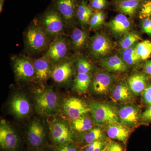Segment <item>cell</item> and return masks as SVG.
Returning a JSON list of instances; mask_svg holds the SVG:
<instances>
[{
	"instance_id": "74e56055",
	"label": "cell",
	"mask_w": 151,
	"mask_h": 151,
	"mask_svg": "<svg viewBox=\"0 0 151 151\" xmlns=\"http://www.w3.org/2000/svg\"><path fill=\"white\" fill-rule=\"evenodd\" d=\"M98 16L99 12L93 14L89 20V23L90 27L93 29L99 26L98 24Z\"/></svg>"
},
{
	"instance_id": "603a6c76",
	"label": "cell",
	"mask_w": 151,
	"mask_h": 151,
	"mask_svg": "<svg viewBox=\"0 0 151 151\" xmlns=\"http://www.w3.org/2000/svg\"><path fill=\"white\" fill-rule=\"evenodd\" d=\"M71 43L73 48L80 50L84 48L88 40V35L85 30L75 28L70 35Z\"/></svg>"
},
{
	"instance_id": "60d3db41",
	"label": "cell",
	"mask_w": 151,
	"mask_h": 151,
	"mask_svg": "<svg viewBox=\"0 0 151 151\" xmlns=\"http://www.w3.org/2000/svg\"><path fill=\"white\" fill-rule=\"evenodd\" d=\"M100 141H96L90 144H87L84 147V151H94Z\"/></svg>"
},
{
	"instance_id": "8fae6325",
	"label": "cell",
	"mask_w": 151,
	"mask_h": 151,
	"mask_svg": "<svg viewBox=\"0 0 151 151\" xmlns=\"http://www.w3.org/2000/svg\"><path fill=\"white\" fill-rule=\"evenodd\" d=\"M45 130L39 119H35L30 122L27 131V139L33 147L40 148L42 147L45 141Z\"/></svg>"
},
{
	"instance_id": "1f68e13d",
	"label": "cell",
	"mask_w": 151,
	"mask_h": 151,
	"mask_svg": "<svg viewBox=\"0 0 151 151\" xmlns=\"http://www.w3.org/2000/svg\"><path fill=\"white\" fill-rule=\"evenodd\" d=\"M141 38L137 34L131 32L128 33L121 40V47L123 49L129 48L135 42L141 40Z\"/></svg>"
},
{
	"instance_id": "7a4b0ae2",
	"label": "cell",
	"mask_w": 151,
	"mask_h": 151,
	"mask_svg": "<svg viewBox=\"0 0 151 151\" xmlns=\"http://www.w3.org/2000/svg\"><path fill=\"white\" fill-rule=\"evenodd\" d=\"M49 37L40 24L33 23L26 31L25 43L31 51L40 52L48 45Z\"/></svg>"
},
{
	"instance_id": "4fadbf2b",
	"label": "cell",
	"mask_w": 151,
	"mask_h": 151,
	"mask_svg": "<svg viewBox=\"0 0 151 151\" xmlns=\"http://www.w3.org/2000/svg\"><path fill=\"white\" fill-rule=\"evenodd\" d=\"M113 78L105 72H99L95 74L92 79L90 89L94 94L97 95H106L113 84Z\"/></svg>"
},
{
	"instance_id": "ffe728a7",
	"label": "cell",
	"mask_w": 151,
	"mask_h": 151,
	"mask_svg": "<svg viewBox=\"0 0 151 151\" xmlns=\"http://www.w3.org/2000/svg\"><path fill=\"white\" fill-rule=\"evenodd\" d=\"M102 64L110 72H124L128 69L126 63L117 55H113L104 60Z\"/></svg>"
},
{
	"instance_id": "f6af8a7d",
	"label": "cell",
	"mask_w": 151,
	"mask_h": 151,
	"mask_svg": "<svg viewBox=\"0 0 151 151\" xmlns=\"http://www.w3.org/2000/svg\"><path fill=\"white\" fill-rule=\"evenodd\" d=\"M108 145H106L105 147H104V148L101 151H107V150H108Z\"/></svg>"
},
{
	"instance_id": "7bdbcfd3",
	"label": "cell",
	"mask_w": 151,
	"mask_h": 151,
	"mask_svg": "<svg viewBox=\"0 0 151 151\" xmlns=\"http://www.w3.org/2000/svg\"><path fill=\"white\" fill-rule=\"evenodd\" d=\"M145 71L149 75H151V60L146 63L145 66Z\"/></svg>"
},
{
	"instance_id": "5bb4252c",
	"label": "cell",
	"mask_w": 151,
	"mask_h": 151,
	"mask_svg": "<svg viewBox=\"0 0 151 151\" xmlns=\"http://www.w3.org/2000/svg\"><path fill=\"white\" fill-rule=\"evenodd\" d=\"M118 115L122 124L127 128H132L137 125L140 118L139 108L134 105L123 106L119 110Z\"/></svg>"
},
{
	"instance_id": "836d02e7",
	"label": "cell",
	"mask_w": 151,
	"mask_h": 151,
	"mask_svg": "<svg viewBox=\"0 0 151 151\" xmlns=\"http://www.w3.org/2000/svg\"><path fill=\"white\" fill-rule=\"evenodd\" d=\"M106 4V0H91L90 6L94 9L100 10L104 8Z\"/></svg>"
},
{
	"instance_id": "52a82bcc",
	"label": "cell",
	"mask_w": 151,
	"mask_h": 151,
	"mask_svg": "<svg viewBox=\"0 0 151 151\" xmlns=\"http://www.w3.org/2000/svg\"><path fill=\"white\" fill-rule=\"evenodd\" d=\"M13 68L17 78L22 81H29L35 78L33 61L25 55H19L13 60Z\"/></svg>"
},
{
	"instance_id": "f35d334b",
	"label": "cell",
	"mask_w": 151,
	"mask_h": 151,
	"mask_svg": "<svg viewBox=\"0 0 151 151\" xmlns=\"http://www.w3.org/2000/svg\"><path fill=\"white\" fill-rule=\"evenodd\" d=\"M143 121L146 122H151V105L144 111L141 115Z\"/></svg>"
},
{
	"instance_id": "83f0119b",
	"label": "cell",
	"mask_w": 151,
	"mask_h": 151,
	"mask_svg": "<svg viewBox=\"0 0 151 151\" xmlns=\"http://www.w3.org/2000/svg\"><path fill=\"white\" fill-rule=\"evenodd\" d=\"M135 50L141 60H145L151 55V42L150 41H142L137 45Z\"/></svg>"
},
{
	"instance_id": "f1b7e54d",
	"label": "cell",
	"mask_w": 151,
	"mask_h": 151,
	"mask_svg": "<svg viewBox=\"0 0 151 151\" xmlns=\"http://www.w3.org/2000/svg\"><path fill=\"white\" fill-rule=\"evenodd\" d=\"M103 137V131L99 127L92 128L86 132L84 136V140L87 144L96 141L101 140Z\"/></svg>"
},
{
	"instance_id": "f546056e",
	"label": "cell",
	"mask_w": 151,
	"mask_h": 151,
	"mask_svg": "<svg viewBox=\"0 0 151 151\" xmlns=\"http://www.w3.org/2000/svg\"><path fill=\"white\" fill-rule=\"evenodd\" d=\"M123 59L124 62L129 65L136 64L141 60L135 48L131 47L124 50L123 54Z\"/></svg>"
},
{
	"instance_id": "5b68a950",
	"label": "cell",
	"mask_w": 151,
	"mask_h": 151,
	"mask_svg": "<svg viewBox=\"0 0 151 151\" xmlns=\"http://www.w3.org/2000/svg\"><path fill=\"white\" fill-rule=\"evenodd\" d=\"M60 109L65 117L72 121L90 112V106L84 100L74 97L64 99L60 103Z\"/></svg>"
},
{
	"instance_id": "4316f807",
	"label": "cell",
	"mask_w": 151,
	"mask_h": 151,
	"mask_svg": "<svg viewBox=\"0 0 151 151\" xmlns=\"http://www.w3.org/2000/svg\"><path fill=\"white\" fill-rule=\"evenodd\" d=\"M93 14L91 7L89 6L85 1H82L78 5L77 16L78 20L82 25L85 26L89 23L90 19Z\"/></svg>"
},
{
	"instance_id": "e0dca14e",
	"label": "cell",
	"mask_w": 151,
	"mask_h": 151,
	"mask_svg": "<svg viewBox=\"0 0 151 151\" xmlns=\"http://www.w3.org/2000/svg\"><path fill=\"white\" fill-rule=\"evenodd\" d=\"M106 132L109 137L120 141L124 145L127 144L129 136V131L127 127L119 123L108 125Z\"/></svg>"
},
{
	"instance_id": "b9f144b4",
	"label": "cell",
	"mask_w": 151,
	"mask_h": 151,
	"mask_svg": "<svg viewBox=\"0 0 151 151\" xmlns=\"http://www.w3.org/2000/svg\"><path fill=\"white\" fill-rule=\"evenodd\" d=\"M105 14L103 12H99V16H98V24L99 26L103 24L105 21Z\"/></svg>"
},
{
	"instance_id": "8992f818",
	"label": "cell",
	"mask_w": 151,
	"mask_h": 151,
	"mask_svg": "<svg viewBox=\"0 0 151 151\" xmlns=\"http://www.w3.org/2000/svg\"><path fill=\"white\" fill-rule=\"evenodd\" d=\"M63 19L58 11L50 10L44 14L40 25L49 37L60 35L64 29Z\"/></svg>"
},
{
	"instance_id": "d4e9b609",
	"label": "cell",
	"mask_w": 151,
	"mask_h": 151,
	"mask_svg": "<svg viewBox=\"0 0 151 151\" xmlns=\"http://www.w3.org/2000/svg\"><path fill=\"white\" fill-rule=\"evenodd\" d=\"M140 0H118L116 7L122 14L130 16L134 15L139 7Z\"/></svg>"
},
{
	"instance_id": "ba28073f",
	"label": "cell",
	"mask_w": 151,
	"mask_h": 151,
	"mask_svg": "<svg viewBox=\"0 0 151 151\" xmlns=\"http://www.w3.org/2000/svg\"><path fill=\"white\" fill-rule=\"evenodd\" d=\"M68 45L65 37L59 35L55 38L44 55L52 63H58L66 59Z\"/></svg>"
},
{
	"instance_id": "d590c367",
	"label": "cell",
	"mask_w": 151,
	"mask_h": 151,
	"mask_svg": "<svg viewBox=\"0 0 151 151\" xmlns=\"http://www.w3.org/2000/svg\"><path fill=\"white\" fill-rule=\"evenodd\" d=\"M142 28L144 32L147 34H151V19H145L143 22Z\"/></svg>"
},
{
	"instance_id": "4dcf8cb0",
	"label": "cell",
	"mask_w": 151,
	"mask_h": 151,
	"mask_svg": "<svg viewBox=\"0 0 151 151\" xmlns=\"http://www.w3.org/2000/svg\"><path fill=\"white\" fill-rule=\"evenodd\" d=\"M76 67L78 73H90L94 69L92 63L84 57L78 58L76 62Z\"/></svg>"
},
{
	"instance_id": "7402d4cb",
	"label": "cell",
	"mask_w": 151,
	"mask_h": 151,
	"mask_svg": "<svg viewBox=\"0 0 151 151\" xmlns=\"http://www.w3.org/2000/svg\"><path fill=\"white\" fill-rule=\"evenodd\" d=\"M131 90L129 86L122 83L116 85L113 90L111 97L113 100L118 103H123L130 100L132 97Z\"/></svg>"
},
{
	"instance_id": "ac0fdd59",
	"label": "cell",
	"mask_w": 151,
	"mask_h": 151,
	"mask_svg": "<svg viewBox=\"0 0 151 151\" xmlns=\"http://www.w3.org/2000/svg\"><path fill=\"white\" fill-rule=\"evenodd\" d=\"M56 7L65 23H70L75 15L73 0H57Z\"/></svg>"
},
{
	"instance_id": "cb8c5ba5",
	"label": "cell",
	"mask_w": 151,
	"mask_h": 151,
	"mask_svg": "<svg viewBox=\"0 0 151 151\" xmlns=\"http://www.w3.org/2000/svg\"><path fill=\"white\" fill-rule=\"evenodd\" d=\"M90 73H78L74 79L73 88L76 92L83 94L88 90L92 82Z\"/></svg>"
},
{
	"instance_id": "d6986e66",
	"label": "cell",
	"mask_w": 151,
	"mask_h": 151,
	"mask_svg": "<svg viewBox=\"0 0 151 151\" xmlns=\"http://www.w3.org/2000/svg\"><path fill=\"white\" fill-rule=\"evenodd\" d=\"M130 25V22L126 15L121 14L116 15L109 23L108 26L113 32L122 34L129 31Z\"/></svg>"
},
{
	"instance_id": "bcb514c9",
	"label": "cell",
	"mask_w": 151,
	"mask_h": 151,
	"mask_svg": "<svg viewBox=\"0 0 151 151\" xmlns=\"http://www.w3.org/2000/svg\"><path fill=\"white\" fill-rule=\"evenodd\" d=\"M140 1H141V0H140Z\"/></svg>"
},
{
	"instance_id": "3957f363",
	"label": "cell",
	"mask_w": 151,
	"mask_h": 151,
	"mask_svg": "<svg viewBox=\"0 0 151 151\" xmlns=\"http://www.w3.org/2000/svg\"><path fill=\"white\" fill-rule=\"evenodd\" d=\"M49 126L50 138L55 145L60 147L73 142L72 129L64 120L55 118Z\"/></svg>"
},
{
	"instance_id": "484cf974",
	"label": "cell",
	"mask_w": 151,
	"mask_h": 151,
	"mask_svg": "<svg viewBox=\"0 0 151 151\" xmlns=\"http://www.w3.org/2000/svg\"><path fill=\"white\" fill-rule=\"evenodd\" d=\"M70 127L73 131L82 133L91 129L93 127V123L89 117L84 115L72 121Z\"/></svg>"
},
{
	"instance_id": "9c48e42d",
	"label": "cell",
	"mask_w": 151,
	"mask_h": 151,
	"mask_svg": "<svg viewBox=\"0 0 151 151\" xmlns=\"http://www.w3.org/2000/svg\"><path fill=\"white\" fill-rule=\"evenodd\" d=\"M19 145L17 135L12 127L4 120L0 125V145L3 150L8 151L15 150Z\"/></svg>"
},
{
	"instance_id": "ab89813d",
	"label": "cell",
	"mask_w": 151,
	"mask_h": 151,
	"mask_svg": "<svg viewBox=\"0 0 151 151\" xmlns=\"http://www.w3.org/2000/svg\"><path fill=\"white\" fill-rule=\"evenodd\" d=\"M107 151H123L122 146L119 143L113 142L108 145Z\"/></svg>"
},
{
	"instance_id": "e575fe53",
	"label": "cell",
	"mask_w": 151,
	"mask_h": 151,
	"mask_svg": "<svg viewBox=\"0 0 151 151\" xmlns=\"http://www.w3.org/2000/svg\"><path fill=\"white\" fill-rule=\"evenodd\" d=\"M143 97L144 102L146 105H151V84L146 86L143 91Z\"/></svg>"
},
{
	"instance_id": "277c9868",
	"label": "cell",
	"mask_w": 151,
	"mask_h": 151,
	"mask_svg": "<svg viewBox=\"0 0 151 151\" xmlns=\"http://www.w3.org/2000/svg\"><path fill=\"white\" fill-rule=\"evenodd\" d=\"M92 119L99 125H110L119 123L118 113L107 103L94 102L90 105Z\"/></svg>"
},
{
	"instance_id": "30bf717a",
	"label": "cell",
	"mask_w": 151,
	"mask_h": 151,
	"mask_svg": "<svg viewBox=\"0 0 151 151\" xmlns=\"http://www.w3.org/2000/svg\"><path fill=\"white\" fill-rule=\"evenodd\" d=\"M113 48L110 39L103 34H98L93 36L89 45V51L96 58L103 57L109 54Z\"/></svg>"
},
{
	"instance_id": "9a60e30c",
	"label": "cell",
	"mask_w": 151,
	"mask_h": 151,
	"mask_svg": "<svg viewBox=\"0 0 151 151\" xmlns=\"http://www.w3.org/2000/svg\"><path fill=\"white\" fill-rule=\"evenodd\" d=\"M35 71V78L41 84L45 83L51 77L52 63L43 56L33 61Z\"/></svg>"
},
{
	"instance_id": "44dd1931",
	"label": "cell",
	"mask_w": 151,
	"mask_h": 151,
	"mask_svg": "<svg viewBox=\"0 0 151 151\" xmlns=\"http://www.w3.org/2000/svg\"><path fill=\"white\" fill-rule=\"evenodd\" d=\"M147 78L144 74L135 73L128 79V85L130 90L136 95H139L143 92L146 87Z\"/></svg>"
},
{
	"instance_id": "6da1fadb",
	"label": "cell",
	"mask_w": 151,
	"mask_h": 151,
	"mask_svg": "<svg viewBox=\"0 0 151 151\" xmlns=\"http://www.w3.org/2000/svg\"><path fill=\"white\" fill-rule=\"evenodd\" d=\"M36 112L42 116H55L60 108L59 97L54 90L50 88L39 90L34 94Z\"/></svg>"
},
{
	"instance_id": "d6a6232c",
	"label": "cell",
	"mask_w": 151,
	"mask_h": 151,
	"mask_svg": "<svg viewBox=\"0 0 151 151\" xmlns=\"http://www.w3.org/2000/svg\"><path fill=\"white\" fill-rule=\"evenodd\" d=\"M151 16V0H146L141 6L139 17L140 19L149 18Z\"/></svg>"
},
{
	"instance_id": "2e32d148",
	"label": "cell",
	"mask_w": 151,
	"mask_h": 151,
	"mask_svg": "<svg viewBox=\"0 0 151 151\" xmlns=\"http://www.w3.org/2000/svg\"><path fill=\"white\" fill-rule=\"evenodd\" d=\"M73 74L72 63L64 60L56 63L52 68L51 77L58 84H64L70 79Z\"/></svg>"
},
{
	"instance_id": "7c38bea8",
	"label": "cell",
	"mask_w": 151,
	"mask_h": 151,
	"mask_svg": "<svg viewBox=\"0 0 151 151\" xmlns=\"http://www.w3.org/2000/svg\"><path fill=\"white\" fill-rule=\"evenodd\" d=\"M9 104L11 112L18 119L26 118L31 111L29 100L22 93L14 94L11 98Z\"/></svg>"
},
{
	"instance_id": "8d00e7d4",
	"label": "cell",
	"mask_w": 151,
	"mask_h": 151,
	"mask_svg": "<svg viewBox=\"0 0 151 151\" xmlns=\"http://www.w3.org/2000/svg\"><path fill=\"white\" fill-rule=\"evenodd\" d=\"M56 151H76V147L73 143L60 146Z\"/></svg>"
},
{
	"instance_id": "ee69618b",
	"label": "cell",
	"mask_w": 151,
	"mask_h": 151,
	"mask_svg": "<svg viewBox=\"0 0 151 151\" xmlns=\"http://www.w3.org/2000/svg\"><path fill=\"white\" fill-rule=\"evenodd\" d=\"M5 1V0H0V12H1V13L2 12L3 6H4Z\"/></svg>"
}]
</instances>
